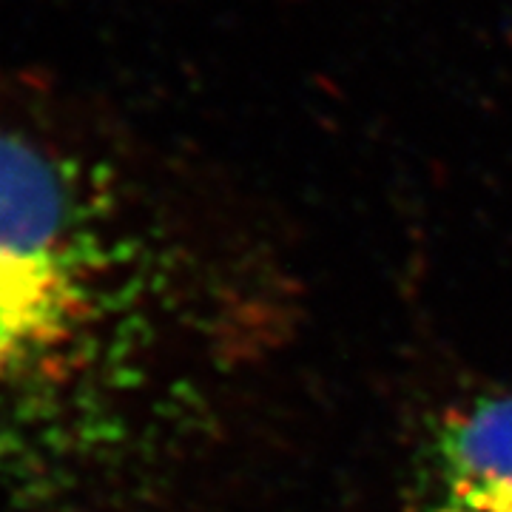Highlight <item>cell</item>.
Returning a JSON list of instances; mask_svg holds the SVG:
<instances>
[{
	"label": "cell",
	"instance_id": "6da1fadb",
	"mask_svg": "<svg viewBox=\"0 0 512 512\" xmlns=\"http://www.w3.org/2000/svg\"><path fill=\"white\" fill-rule=\"evenodd\" d=\"M126 265L89 183L0 128V484L80 456L120 356Z\"/></svg>",
	"mask_w": 512,
	"mask_h": 512
},
{
	"label": "cell",
	"instance_id": "7a4b0ae2",
	"mask_svg": "<svg viewBox=\"0 0 512 512\" xmlns=\"http://www.w3.org/2000/svg\"><path fill=\"white\" fill-rule=\"evenodd\" d=\"M441 512H512V393L453 413L436 441Z\"/></svg>",
	"mask_w": 512,
	"mask_h": 512
}]
</instances>
